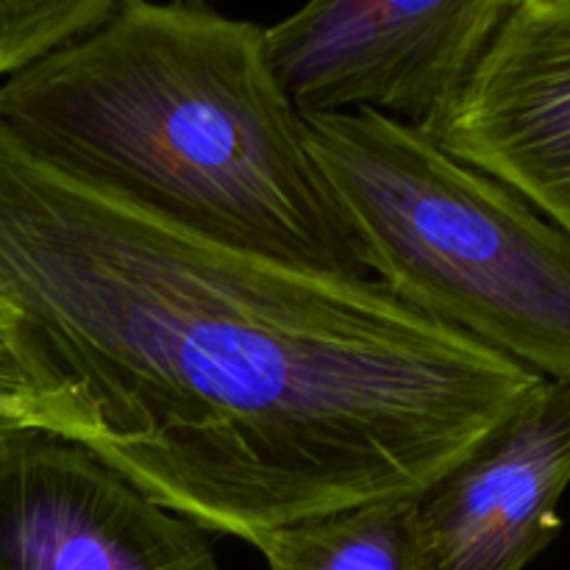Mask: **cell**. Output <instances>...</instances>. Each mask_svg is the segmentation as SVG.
Here are the masks:
<instances>
[{
    "label": "cell",
    "mask_w": 570,
    "mask_h": 570,
    "mask_svg": "<svg viewBox=\"0 0 570 570\" xmlns=\"http://www.w3.org/2000/svg\"><path fill=\"white\" fill-rule=\"evenodd\" d=\"M0 122L50 165L187 232L367 278L254 22L117 0L104 26L0 87Z\"/></svg>",
    "instance_id": "2"
},
{
    "label": "cell",
    "mask_w": 570,
    "mask_h": 570,
    "mask_svg": "<svg viewBox=\"0 0 570 570\" xmlns=\"http://www.w3.org/2000/svg\"><path fill=\"white\" fill-rule=\"evenodd\" d=\"M515 0H321L262 28L298 117L376 115L423 128L476 70Z\"/></svg>",
    "instance_id": "4"
},
{
    "label": "cell",
    "mask_w": 570,
    "mask_h": 570,
    "mask_svg": "<svg viewBox=\"0 0 570 570\" xmlns=\"http://www.w3.org/2000/svg\"><path fill=\"white\" fill-rule=\"evenodd\" d=\"M421 131L570 237V0H515L462 92Z\"/></svg>",
    "instance_id": "6"
},
{
    "label": "cell",
    "mask_w": 570,
    "mask_h": 570,
    "mask_svg": "<svg viewBox=\"0 0 570 570\" xmlns=\"http://www.w3.org/2000/svg\"><path fill=\"white\" fill-rule=\"evenodd\" d=\"M39 432L78 445V423L17 312L0 298V440Z\"/></svg>",
    "instance_id": "9"
},
{
    "label": "cell",
    "mask_w": 570,
    "mask_h": 570,
    "mask_svg": "<svg viewBox=\"0 0 570 570\" xmlns=\"http://www.w3.org/2000/svg\"><path fill=\"white\" fill-rule=\"evenodd\" d=\"M117 0H0V87L104 26Z\"/></svg>",
    "instance_id": "10"
},
{
    "label": "cell",
    "mask_w": 570,
    "mask_h": 570,
    "mask_svg": "<svg viewBox=\"0 0 570 570\" xmlns=\"http://www.w3.org/2000/svg\"><path fill=\"white\" fill-rule=\"evenodd\" d=\"M0 298L78 423L154 504L254 546L417 499L543 376L373 278L187 232L0 122Z\"/></svg>",
    "instance_id": "1"
},
{
    "label": "cell",
    "mask_w": 570,
    "mask_h": 570,
    "mask_svg": "<svg viewBox=\"0 0 570 570\" xmlns=\"http://www.w3.org/2000/svg\"><path fill=\"white\" fill-rule=\"evenodd\" d=\"M367 278L543 379H570V237L421 128L301 117Z\"/></svg>",
    "instance_id": "3"
},
{
    "label": "cell",
    "mask_w": 570,
    "mask_h": 570,
    "mask_svg": "<svg viewBox=\"0 0 570 570\" xmlns=\"http://www.w3.org/2000/svg\"><path fill=\"white\" fill-rule=\"evenodd\" d=\"M0 570H223L206 532L53 434L0 440Z\"/></svg>",
    "instance_id": "5"
},
{
    "label": "cell",
    "mask_w": 570,
    "mask_h": 570,
    "mask_svg": "<svg viewBox=\"0 0 570 570\" xmlns=\"http://www.w3.org/2000/svg\"><path fill=\"white\" fill-rule=\"evenodd\" d=\"M271 570H426L415 499L348 507L273 529L254 543Z\"/></svg>",
    "instance_id": "8"
},
{
    "label": "cell",
    "mask_w": 570,
    "mask_h": 570,
    "mask_svg": "<svg viewBox=\"0 0 570 570\" xmlns=\"http://www.w3.org/2000/svg\"><path fill=\"white\" fill-rule=\"evenodd\" d=\"M570 484V379H543L415 499L426 570H523L560 534Z\"/></svg>",
    "instance_id": "7"
}]
</instances>
